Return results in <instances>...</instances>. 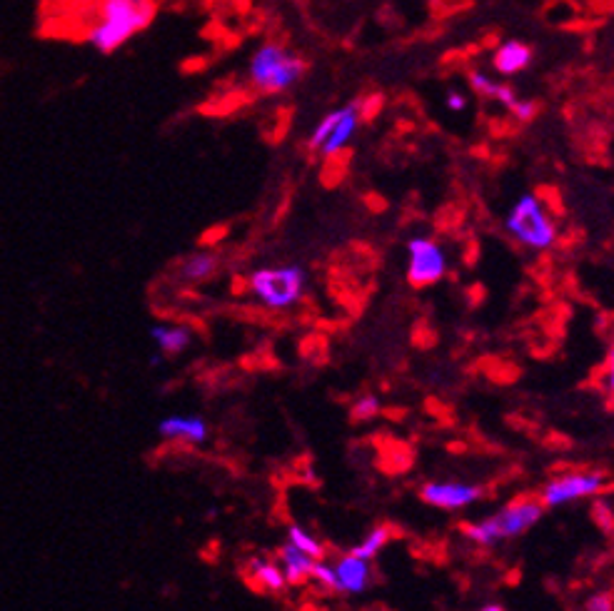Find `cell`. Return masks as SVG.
I'll return each mask as SVG.
<instances>
[{"label": "cell", "instance_id": "obj_1", "mask_svg": "<svg viewBox=\"0 0 614 611\" xmlns=\"http://www.w3.org/2000/svg\"><path fill=\"white\" fill-rule=\"evenodd\" d=\"M155 8L150 0H103L100 20L88 30V43L98 53H113L135 33L148 28Z\"/></svg>", "mask_w": 614, "mask_h": 611}, {"label": "cell", "instance_id": "obj_2", "mask_svg": "<svg viewBox=\"0 0 614 611\" xmlns=\"http://www.w3.org/2000/svg\"><path fill=\"white\" fill-rule=\"evenodd\" d=\"M542 512H545V504L537 502V499H520V502L510 504V507H505L502 512H497L495 517L477 524L465 522L460 524V529L472 542L482 544V547H490V544L502 542V539H510L527 532L532 524L540 522Z\"/></svg>", "mask_w": 614, "mask_h": 611}, {"label": "cell", "instance_id": "obj_3", "mask_svg": "<svg viewBox=\"0 0 614 611\" xmlns=\"http://www.w3.org/2000/svg\"><path fill=\"white\" fill-rule=\"evenodd\" d=\"M305 73V60L288 53L278 43H265L250 60V80L263 93H283Z\"/></svg>", "mask_w": 614, "mask_h": 611}, {"label": "cell", "instance_id": "obj_4", "mask_svg": "<svg viewBox=\"0 0 614 611\" xmlns=\"http://www.w3.org/2000/svg\"><path fill=\"white\" fill-rule=\"evenodd\" d=\"M305 282L307 275L303 267H270L250 275V290L270 310H285L303 297Z\"/></svg>", "mask_w": 614, "mask_h": 611}, {"label": "cell", "instance_id": "obj_5", "mask_svg": "<svg viewBox=\"0 0 614 611\" xmlns=\"http://www.w3.org/2000/svg\"><path fill=\"white\" fill-rule=\"evenodd\" d=\"M505 225L517 242L535 247V250H545L557 237L555 222L547 217L537 195H522L510 210V215H507Z\"/></svg>", "mask_w": 614, "mask_h": 611}, {"label": "cell", "instance_id": "obj_6", "mask_svg": "<svg viewBox=\"0 0 614 611\" xmlns=\"http://www.w3.org/2000/svg\"><path fill=\"white\" fill-rule=\"evenodd\" d=\"M410 265H407V280L415 287L435 285L447 272L445 250L430 237H412L410 245Z\"/></svg>", "mask_w": 614, "mask_h": 611}, {"label": "cell", "instance_id": "obj_7", "mask_svg": "<svg viewBox=\"0 0 614 611\" xmlns=\"http://www.w3.org/2000/svg\"><path fill=\"white\" fill-rule=\"evenodd\" d=\"M605 487V477L597 472H577L565 474L560 479H552L542 494V504L545 507H560V504L572 502V499L592 497Z\"/></svg>", "mask_w": 614, "mask_h": 611}, {"label": "cell", "instance_id": "obj_8", "mask_svg": "<svg viewBox=\"0 0 614 611\" xmlns=\"http://www.w3.org/2000/svg\"><path fill=\"white\" fill-rule=\"evenodd\" d=\"M422 499L432 507L440 509H460L475 502L480 497V489L462 482H430L422 487Z\"/></svg>", "mask_w": 614, "mask_h": 611}, {"label": "cell", "instance_id": "obj_9", "mask_svg": "<svg viewBox=\"0 0 614 611\" xmlns=\"http://www.w3.org/2000/svg\"><path fill=\"white\" fill-rule=\"evenodd\" d=\"M335 577H337V592H347V594L365 592L367 582H370V559L347 554V557H342L340 562H337Z\"/></svg>", "mask_w": 614, "mask_h": 611}, {"label": "cell", "instance_id": "obj_10", "mask_svg": "<svg viewBox=\"0 0 614 611\" xmlns=\"http://www.w3.org/2000/svg\"><path fill=\"white\" fill-rule=\"evenodd\" d=\"M160 437L165 439H178V442H188V444H203L208 439V422L200 417H165L163 422L158 424Z\"/></svg>", "mask_w": 614, "mask_h": 611}, {"label": "cell", "instance_id": "obj_11", "mask_svg": "<svg viewBox=\"0 0 614 611\" xmlns=\"http://www.w3.org/2000/svg\"><path fill=\"white\" fill-rule=\"evenodd\" d=\"M360 100L352 105H345V108H340V118H337L335 128H332V133L327 135L325 143L320 145V153L327 155V158H332L335 153H340L342 148H345L347 143H350V138L355 135L357 125H360Z\"/></svg>", "mask_w": 614, "mask_h": 611}, {"label": "cell", "instance_id": "obj_12", "mask_svg": "<svg viewBox=\"0 0 614 611\" xmlns=\"http://www.w3.org/2000/svg\"><path fill=\"white\" fill-rule=\"evenodd\" d=\"M492 63H495L497 73L502 75L522 73V70L532 63V50L530 45L520 43V40H507V43H502L500 48L495 50Z\"/></svg>", "mask_w": 614, "mask_h": 611}, {"label": "cell", "instance_id": "obj_13", "mask_svg": "<svg viewBox=\"0 0 614 611\" xmlns=\"http://www.w3.org/2000/svg\"><path fill=\"white\" fill-rule=\"evenodd\" d=\"M312 562H315V559H312L310 554H305L303 549L295 547L293 542H288L280 549V564H283L280 569H283L285 579H288L290 584H303L305 579L310 577Z\"/></svg>", "mask_w": 614, "mask_h": 611}, {"label": "cell", "instance_id": "obj_14", "mask_svg": "<svg viewBox=\"0 0 614 611\" xmlns=\"http://www.w3.org/2000/svg\"><path fill=\"white\" fill-rule=\"evenodd\" d=\"M218 265L220 257L215 255V252H193V255H188L178 265V275L183 277L185 282H203L215 275Z\"/></svg>", "mask_w": 614, "mask_h": 611}, {"label": "cell", "instance_id": "obj_15", "mask_svg": "<svg viewBox=\"0 0 614 611\" xmlns=\"http://www.w3.org/2000/svg\"><path fill=\"white\" fill-rule=\"evenodd\" d=\"M248 572L250 577L255 579V584H258L260 589H265V592H283L285 584H288L283 569H280L278 564L268 562V559L253 557L248 562Z\"/></svg>", "mask_w": 614, "mask_h": 611}, {"label": "cell", "instance_id": "obj_16", "mask_svg": "<svg viewBox=\"0 0 614 611\" xmlns=\"http://www.w3.org/2000/svg\"><path fill=\"white\" fill-rule=\"evenodd\" d=\"M150 340L155 342L163 355H178V352L188 350L190 347V332L185 327H165V325H155L150 327Z\"/></svg>", "mask_w": 614, "mask_h": 611}, {"label": "cell", "instance_id": "obj_17", "mask_svg": "<svg viewBox=\"0 0 614 611\" xmlns=\"http://www.w3.org/2000/svg\"><path fill=\"white\" fill-rule=\"evenodd\" d=\"M390 537H392L390 527L372 529V534H367V537L362 539V542L357 544L355 549H352V554H355V557H362V559L377 557V554H380V549L385 547L387 542H390Z\"/></svg>", "mask_w": 614, "mask_h": 611}, {"label": "cell", "instance_id": "obj_18", "mask_svg": "<svg viewBox=\"0 0 614 611\" xmlns=\"http://www.w3.org/2000/svg\"><path fill=\"white\" fill-rule=\"evenodd\" d=\"M290 542H293L298 549H303L305 554H310L312 559H320L322 557V544L317 542L315 537H310V534H307L305 529L290 527Z\"/></svg>", "mask_w": 614, "mask_h": 611}, {"label": "cell", "instance_id": "obj_19", "mask_svg": "<svg viewBox=\"0 0 614 611\" xmlns=\"http://www.w3.org/2000/svg\"><path fill=\"white\" fill-rule=\"evenodd\" d=\"M470 85L477 95H482V98H497V90H500V83L487 78V75L480 73V70H475V73L470 75Z\"/></svg>", "mask_w": 614, "mask_h": 611}, {"label": "cell", "instance_id": "obj_20", "mask_svg": "<svg viewBox=\"0 0 614 611\" xmlns=\"http://www.w3.org/2000/svg\"><path fill=\"white\" fill-rule=\"evenodd\" d=\"M310 577L315 579L317 584H320V587H327V589H335L337 592V577H335V569L332 567H327V564H322V562H312V572H310Z\"/></svg>", "mask_w": 614, "mask_h": 611}, {"label": "cell", "instance_id": "obj_21", "mask_svg": "<svg viewBox=\"0 0 614 611\" xmlns=\"http://www.w3.org/2000/svg\"><path fill=\"white\" fill-rule=\"evenodd\" d=\"M377 412H380V402H377V397L372 395L362 397V400L352 407V419H355V422H365V419L375 417Z\"/></svg>", "mask_w": 614, "mask_h": 611}, {"label": "cell", "instance_id": "obj_22", "mask_svg": "<svg viewBox=\"0 0 614 611\" xmlns=\"http://www.w3.org/2000/svg\"><path fill=\"white\" fill-rule=\"evenodd\" d=\"M592 517H595V522L600 524V527L605 529V532H610V529H614V514H612V509L607 507L605 502H597L595 507H592Z\"/></svg>", "mask_w": 614, "mask_h": 611}, {"label": "cell", "instance_id": "obj_23", "mask_svg": "<svg viewBox=\"0 0 614 611\" xmlns=\"http://www.w3.org/2000/svg\"><path fill=\"white\" fill-rule=\"evenodd\" d=\"M587 609H590V611H612L614 609V594H610V592L592 594V597L587 599Z\"/></svg>", "mask_w": 614, "mask_h": 611}, {"label": "cell", "instance_id": "obj_24", "mask_svg": "<svg viewBox=\"0 0 614 611\" xmlns=\"http://www.w3.org/2000/svg\"><path fill=\"white\" fill-rule=\"evenodd\" d=\"M510 110L515 113L517 120H532L537 113V105L532 100H515Z\"/></svg>", "mask_w": 614, "mask_h": 611}, {"label": "cell", "instance_id": "obj_25", "mask_svg": "<svg viewBox=\"0 0 614 611\" xmlns=\"http://www.w3.org/2000/svg\"><path fill=\"white\" fill-rule=\"evenodd\" d=\"M605 390L614 397V350L610 352V360L605 365Z\"/></svg>", "mask_w": 614, "mask_h": 611}, {"label": "cell", "instance_id": "obj_26", "mask_svg": "<svg viewBox=\"0 0 614 611\" xmlns=\"http://www.w3.org/2000/svg\"><path fill=\"white\" fill-rule=\"evenodd\" d=\"M447 105H450V110H457V113H460V110L467 108V100H465V95L450 93L447 95Z\"/></svg>", "mask_w": 614, "mask_h": 611}, {"label": "cell", "instance_id": "obj_27", "mask_svg": "<svg viewBox=\"0 0 614 611\" xmlns=\"http://www.w3.org/2000/svg\"><path fill=\"white\" fill-rule=\"evenodd\" d=\"M163 357H165V355H163V352H160V355H153V357H150L148 362L155 367V365H160V362H163Z\"/></svg>", "mask_w": 614, "mask_h": 611}, {"label": "cell", "instance_id": "obj_28", "mask_svg": "<svg viewBox=\"0 0 614 611\" xmlns=\"http://www.w3.org/2000/svg\"><path fill=\"white\" fill-rule=\"evenodd\" d=\"M482 609H485V611H502L505 607H500V604H485Z\"/></svg>", "mask_w": 614, "mask_h": 611}]
</instances>
